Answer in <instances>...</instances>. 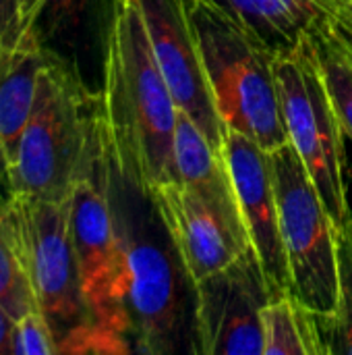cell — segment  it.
<instances>
[{
	"mask_svg": "<svg viewBox=\"0 0 352 355\" xmlns=\"http://www.w3.org/2000/svg\"><path fill=\"white\" fill-rule=\"evenodd\" d=\"M100 112L116 173L141 193L174 177L176 102L158 67L137 0H114Z\"/></svg>",
	"mask_w": 352,
	"mask_h": 355,
	"instance_id": "obj_1",
	"label": "cell"
},
{
	"mask_svg": "<svg viewBox=\"0 0 352 355\" xmlns=\"http://www.w3.org/2000/svg\"><path fill=\"white\" fill-rule=\"evenodd\" d=\"M102 137L100 94L48 54L31 114L6 168L10 196L66 202Z\"/></svg>",
	"mask_w": 352,
	"mask_h": 355,
	"instance_id": "obj_2",
	"label": "cell"
},
{
	"mask_svg": "<svg viewBox=\"0 0 352 355\" xmlns=\"http://www.w3.org/2000/svg\"><path fill=\"white\" fill-rule=\"evenodd\" d=\"M110 198L124 250V314L131 349L139 354L178 352L187 324L183 287L189 277L156 202L127 183L112 160Z\"/></svg>",
	"mask_w": 352,
	"mask_h": 355,
	"instance_id": "obj_3",
	"label": "cell"
},
{
	"mask_svg": "<svg viewBox=\"0 0 352 355\" xmlns=\"http://www.w3.org/2000/svg\"><path fill=\"white\" fill-rule=\"evenodd\" d=\"M185 6L226 129L266 152L288 144L274 73L276 50L212 0H185Z\"/></svg>",
	"mask_w": 352,
	"mask_h": 355,
	"instance_id": "obj_4",
	"label": "cell"
},
{
	"mask_svg": "<svg viewBox=\"0 0 352 355\" xmlns=\"http://www.w3.org/2000/svg\"><path fill=\"white\" fill-rule=\"evenodd\" d=\"M8 206L21 235L37 310L52 331L56 355L108 354L83 291L71 239L68 200L10 196Z\"/></svg>",
	"mask_w": 352,
	"mask_h": 355,
	"instance_id": "obj_5",
	"label": "cell"
},
{
	"mask_svg": "<svg viewBox=\"0 0 352 355\" xmlns=\"http://www.w3.org/2000/svg\"><path fill=\"white\" fill-rule=\"evenodd\" d=\"M288 141L301 156L336 229L352 227L346 189L344 129L328 94L311 31L274 58Z\"/></svg>",
	"mask_w": 352,
	"mask_h": 355,
	"instance_id": "obj_6",
	"label": "cell"
},
{
	"mask_svg": "<svg viewBox=\"0 0 352 355\" xmlns=\"http://www.w3.org/2000/svg\"><path fill=\"white\" fill-rule=\"evenodd\" d=\"M71 239L83 291L108 354H131L124 314V250L110 198V158L102 125L100 144L68 198Z\"/></svg>",
	"mask_w": 352,
	"mask_h": 355,
	"instance_id": "obj_7",
	"label": "cell"
},
{
	"mask_svg": "<svg viewBox=\"0 0 352 355\" xmlns=\"http://www.w3.org/2000/svg\"><path fill=\"white\" fill-rule=\"evenodd\" d=\"M293 293L319 318L338 302L336 225L293 144L270 152Z\"/></svg>",
	"mask_w": 352,
	"mask_h": 355,
	"instance_id": "obj_8",
	"label": "cell"
},
{
	"mask_svg": "<svg viewBox=\"0 0 352 355\" xmlns=\"http://www.w3.org/2000/svg\"><path fill=\"white\" fill-rule=\"evenodd\" d=\"M276 295L253 250L193 285L195 354L263 355L261 312Z\"/></svg>",
	"mask_w": 352,
	"mask_h": 355,
	"instance_id": "obj_9",
	"label": "cell"
},
{
	"mask_svg": "<svg viewBox=\"0 0 352 355\" xmlns=\"http://www.w3.org/2000/svg\"><path fill=\"white\" fill-rule=\"evenodd\" d=\"M158 67L176 108L187 112L222 152L226 125L212 98L201 54L189 23L185 0H137Z\"/></svg>",
	"mask_w": 352,
	"mask_h": 355,
	"instance_id": "obj_10",
	"label": "cell"
},
{
	"mask_svg": "<svg viewBox=\"0 0 352 355\" xmlns=\"http://www.w3.org/2000/svg\"><path fill=\"white\" fill-rule=\"evenodd\" d=\"M222 154L234 183L249 248L257 256L272 289L276 293L293 291L286 250L280 233V212L270 152L247 135L226 129Z\"/></svg>",
	"mask_w": 352,
	"mask_h": 355,
	"instance_id": "obj_11",
	"label": "cell"
},
{
	"mask_svg": "<svg viewBox=\"0 0 352 355\" xmlns=\"http://www.w3.org/2000/svg\"><path fill=\"white\" fill-rule=\"evenodd\" d=\"M151 200L193 285L230 266L249 250V243L183 183L170 181L156 187Z\"/></svg>",
	"mask_w": 352,
	"mask_h": 355,
	"instance_id": "obj_12",
	"label": "cell"
},
{
	"mask_svg": "<svg viewBox=\"0 0 352 355\" xmlns=\"http://www.w3.org/2000/svg\"><path fill=\"white\" fill-rule=\"evenodd\" d=\"M114 0H44L41 48L66 64L93 94L102 89Z\"/></svg>",
	"mask_w": 352,
	"mask_h": 355,
	"instance_id": "obj_13",
	"label": "cell"
},
{
	"mask_svg": "<svg viewBox=\"0 0 352 355\" xmlns=\"http://www.w3.org/2000/svg\"><path fill=\"white\" fill-rule=\"evenodd\" d=\"M174 177L247 241L234 183L224 154L212 146L201 127L183 110L176 112Z\"/></svg>",
	"mask_w": 352,
	"mask_h": 355,
	"instance_id": "obj_14",
	"label": "cell"
},
{
	"mask_svg": "<svg viewBox=\"0 0 352 355\" xmlns=\"http://www.w3.org/2000/svg\"><path fill=\"white\" fill-rule=\"evenodd\" d=\"M272 50L295 46L326 12L322 0H212Z\"/></svg>",
	"mask_w": 352,
	"mask_h": 355,
	"instance_id": "obj_15",
	"label": "cell"
},
{
	"mask_svg": "<svg viewBox=\"0 0 352 355\" xmlns=\"http://www.w3.org/2000/svg\"><path fill=\"white\" fill-rule=\"evenodd\" d=\"M48 60L44 48H33L0 67V160L10 166L21 133L33 108L37 77Z\"/></svg>",
	"mask_w": 352,
	"mask_h": 355,
	"instance_id": "obj_16",
	"label": "cell"
},
{
	"mask_svg": "<svg viewBox=\"0 0 352 355\" xmlns=\"http://www.w3.org/2000/svg\"><path fill=\"white\" fill-rule=\"evenodd\" d=\"M263 355H328L319 316L293 291L272 295L261 312Z\"/></svg>",
	"mask_w": 352,
	"mask_h": 355,
	"instance_id": "obj_17",
	"label": "cell"
},
{
	"mask_svg": "<svg viewBox=\"0 0 352 355\" xmlns=\"http://www.w3.org/2000/svg\"><path fill=\"white\" fill-rule=\"evenodd\" d=\"M309 31L334 110L344 135L352 141V37L330 12Z\"/></svg>",
	"mask_w": 352,
	"mask_h": 355,
	"instance_id": "obj_18",
	"label": "cell"
},
{
	"mask_svg": "<svg viewBox=\"0 0 352 355\" xmlns=\"http://www.w3.org/2000/svg\"><path fill=\"white\" fill-rule=\"evenodd\" d=\"M0 304L15 320L37 310L21 235L8 202L0 206Z\"/></svg>",
	"mask_w": 352,
	"mask_h": 355,
	"instance_id": "obj_19",
	"label": "cell"
},
{
	"mask_svg": "<svg viewBox=\"0 0 352 355\" xmlns=\"http://www.w3.org/2000/svg\"><path fill=\"white\" fill-rule=\"evenodd\" d=\"M338 302L330 318H319L328 355H352V227L336 229Z\"/></svg>",
	"mask_w": 352,
	"mask_h": 355,
	"instance_id": "obj_20",
	"label": "cell"
},
{
	"mask_svg": "<svg viewBox=\"0 0 352 355\" xmlns=\"http://www.w3.org/2000/svg\"><path fill=\"white\" fill-rule=\"evenodd\" d=\"M44 0H0V67L27 50L41 48L37 23Z\"/></svg>",
	"mask_w": 352,
	"mask_h": 355,
	"instance_id": "obj_21",
	"label": "cell"
},
{
	"mask_svg": "<svg viewBox=\"0 0 352 355\" xmlns=\"http://www.w3.org/2000/svg\"><path fill=\"white\" fill-rule=\"evenodd\" d=\"M10 355H56L52 331L39 310L17 320L10 339Z\"/></svg>",
	"mask_w": 352,
	"mask_h": 355,
	"instance_id": "obj_22",
	"label": "cell"
},
{
	"mask_svg": "<svg viewBox=\"0 0 352 355\" xmlns=\"http://www.w3.org/2000/svg\"><path fill=\"white\" fill-rule=\"evenodd\" d=\"M15 324H17V320L0 304V354H10V339H12Z\"/></svg>",
	"mask_w": 352,
	"mask_h": 355,
	"instance_id": "obj_23",
	"label": "cell"
},
{
	"mask_svg": "<svg viewBox=\"0 0 352 355\" xmlns=\"http://www.w3.org/2000/svg\"><path fill=\"white\" fill-rule=\"evenodd\" d=\"M328 12L340 21H352V0H322Z\"/></svg>",
	"mask_w": 352,
	"mask_h": 355,
	"instance_id": "obj_24",
	"label": "cell"
},
{
	"mask_svg": "<svg viewBox=\"0 0 352 355\" xmlns=\"http://www.w3.org/2000/svg\"><path fill=\"white\" fill-rule=\"evenodd\" d=\"M334 19H336V17H334ZM336 21H338V23H340V25H342V27H344V29H346V31L352 35V21H340V19H336Z\"/></svg>",
	"mask_w": 352,
	"mask_h": 355,
	"instance_id": "obj_25",
	"label": "cell"
},
{
	"mask_svg": "<svg viewBox=\"0 0 352 355\" xmlns=\"http://www.w3.org/2000/svg\"><path fill=\"white\" fill-rule=\"evenodd\" d=\"M0 177L6 179V168H4V162H2V160H0Z\"/></svg>",
	"mask_w": 352,
	"mask_h": 355,
	"instance_id": "obj_26",
	"label": "cell"
},
{
	"mask_svg": "<svg viewBox=\"0 0 352 355\" xmlns=\"http://www.w3.org/2000/svg\"><path fill=\"white\" fill-rule=\"evenodd\" d=\"M346 33H349V31H346ZM349 35H351V33H349ZM351 37H352V35H351Z\"/></svg>",
	"mask_w": 352,
	"mask_h": 355,
	"instance_id": "obj_27",
	"label": "cell"
}]
</instances>
